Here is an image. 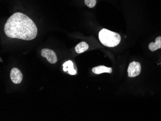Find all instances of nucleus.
Listing matches in <instances>:
<instances>
[{
	"label": "nucleus",
	"instance_id": "nucleus-7",
	"mask_svg": "<svg viewBox=\"0 0 161 121\" xmlns=\"http://www.w3.org/2000/svg\"><path fill=\"white\" fill-rule=\"evenodd\" d=\"M92 72L96 74H100L103 73L111 74L113 71L112 68H108L104 66H99L92 69Z\"/></svg>",
	"mask_w": 161,
	"mask_h": 121
},
{
	"label": "nucleus",
	"instance_id": "nucleus-1",
	"mask_svg": "<svg viewBox=\"0 0 161 121\" xmlns=\"http://www.w3.org/2000/svg\"><path fill=\"white\" fill-rule=\"evenodd\" d=\"M4 31L8 37L26 41L35 39L38 32L33 21L19 12L15 13L8 19L4 25Z\"/></svg>",
	"mask_w": 161,
	"mask_h": 121
},
{
	"label": "nucleus",
	"instance_id": "nucleus-8",
	"mask_svg": "<svg viewBox=\"0 0 161 121\" xmlns=\"http://www.w3.org/2000/svg\"><path fill=\"white\" fill-rule=\"evenodd\" d=\"M149 48L152 51H155L161 48V36L156 38L155 42H151L149 44Z\"/></svg>",
	"mask_w": 161,
	"mask_h": 121
},
{
	"label": "nucleus",
	"instance_id": "nucleus-6",
	"mask_svg": "<svg viewBox=\"0 0 161 121\" xmlns=\"http://www.w3.org/2000/svg\"><path fill=\"white\" fill-rule=\"evenodd\" d=\"M63 69L64 72H68L69 74L75 75L76 74V71L74 68V63L71 60L65 62L63 64Z\"/></svg>",
	"mask_w": 161,
	"mask_h": 121
},
{
	"label": "nucleus",
	"instance_id": "nucleus-10",
	"mask_svg": "<svg viewBox=\"0 0 161 121\" xmlns=\"http://www.w3.org/2000/svg\"><path fill=\"white\" fill-rule=\"evenodd\" d=\"M85 3L88 8H92L96 4L97 0H85Z\"/></svg>",
	"mask_w": 161,
	"mask_h": 121
},
{
	"label": "nucleus",
	"instance_id": "nucleus-5",
	"mask_svg": "<svg viewBox=\"0 0 161 121\" xmlns=\"http://www.w3.org/2000/svg\"><path fill=\"white\" fill-rule=\"evenodd\" d=\"M10 78L13 83L19 84L22 81L23 75L18 68H14L11 70Z\"/></svg>",
	"mask_w": 161,
	"mask_h": 121
},
{
	"label": "nucleus",
	"instance_id": "nucleus-2",
	"mask_svg": "<svg viewBox=\"0 0 161 121\" xmlns=\"http://www.w3.org/2000/svg\"><path fill=\"white\" fill-rule=\"evenodd\" d=\"M98 38L102 45L108 47L118 46L121 39L120 34L106 29H103L99 31Z\"/></svg>",
	"mask_w": 161,
	"mask_h": 121
},
{
	"label": "nucleus",
	"instance_id": "nucleus-3",
	"mask_svg": "<svg viewBox=\"0 0 161 121\" xmlns=\"http://www.w3.org/2000/svg\"><path fill=\"white\" fill-rule=\"evenodd\" d=\"M141 69L142 68L141 64L139 62L136 61L131 62L130 63L127 69L128 76L130 78H133L141 74Z\"/></svg>",
	"mask_w": 161,
	"mask_h": 121
},
{
	"label": "nucleus",
	"instance_id": "nucleus-9",
	"mask_svg": "<svg viewBox=\"0 0 161 121\" xmlns=\"http://www.w3.org/2000/svg\"><path fill=\"white\" fill-rule=\"evenodd\" d=\"M89 48V46L87 44L86 42L82 41L80 42L79 44H78L75 48V51L78 54L83 53L85 51H87Z\"/></svg>",
	"mask_w": 161,
	"mask_h": 121
},
{
	"label": "nucleus",
	"instance_id": "nucleus-4",
	"mask_svg": "<svg viewBox=\"0 0 161 121\" xmlns=\"http://www.w3.org/2000/svg\"><path fill=\"white\" fill-rule=\"evenodd\" d=\"M41 56L47 58L48 62L51 64H55L58 61L57 56L54 51L49 49H43L42 50Z\"/></svg>",
	"mask_w": 161,
	"mask_h": 121
}]
</instances>
